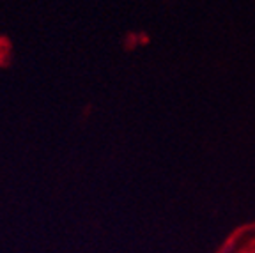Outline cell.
Instances as JSON below:
<instances>
[{
	"instance_id": "cell-1",
	"label": "cell",
	"mask_w": 255,
	"mask_h": 253,
	"mask_svg": "<svg viewBox=\"0 0 255 253\" xmlns=\"http://www.w3.org/2000/svg\"><path fill=\"white\" fill-rule=\"evenodd\" d=\"M0 52H11V43L7 37H0Z\"/></svg>"
},
{
	"instance_id": "cell-2",
	"label": "cell",
	"mask_w": 255,
	"mask_h": 253,
	"mask_svg": "<svg viewBox=\"0 0 255 253\" xmlns=\"http://www.w3.org/2000/svg\"><path fill=\"white\" fill-rule=\"evenodd\" d=\"M11 52H0V66L4 67L9 64V59H11V55H9Z\"/></svg>"
}]
</instances>
